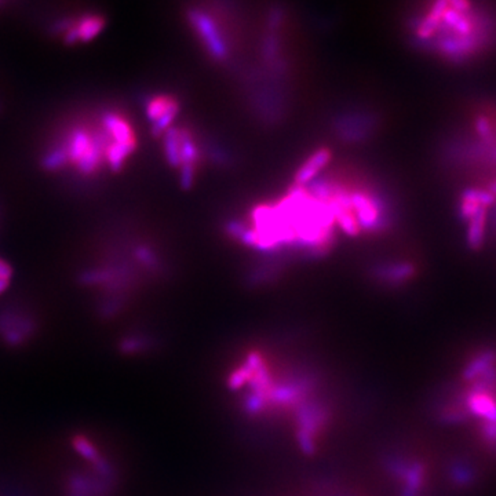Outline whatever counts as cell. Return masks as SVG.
<instances>
[{"label":"cell","mask_w":496,"mask_h":496,"mask_svg":"<svg viewBox=\"0 0 496 496\" xmlns=\"http://www.w3.org/2000/svg\"><path fill=\"white\" fill-rule=\"evenodd\" d=\"M188 17L211 57L223 61L229 54V49L214 20L201 10H189Z\"/></svg>","instance_id":"1"},{"label":"cell","mask_w":496,"mask_h":496,"mask_svg":"<svg viewBox=\"0 0 496 496\" xmlns=\"http://www.w3.org/2000/svg\"><path fill=\"white\" fill-rule=\"evenodd\" d=\"M105 134L113 138L117 144H136L134 133L130 124L116 113H105L102 117Z\"/></svg>","instance_id":"4"},{"label":"cell","mask_w":496,"mask_h":496,"mask_svg":"<svg viewBox=\"0 0 496 496\" xmlns=\"http://www.w3.org/2000/svg\"><path fill=\"white\" fill-rule=\"evenodd\" d=\"M350 201H351V210L357 219V223L360 229L374 232L377 230L384 219L381 218L382 207L380 201L365 192H350Z\"/></svg>","instance_id":"2"},{"label":"cell","mask_w":496,"mask_h":496,"mask_svg":"<svg viewBox=\"0 0 496 496\" xmlns=\"http://www.w3.org/2000/svg\"><path fill=\"white\" fill-rule=\"evenodd\" d=\"M495 388L471 385L466 393L464 406L466 408L478 419H482L484 423L496 422V396L493 393Z\"/></svg>","instance_id":"3"},{"label":"cell","mask_w":496,"mask_h":496,"mask_svg":"<svg viewBox=\"0 0 496 496\" xmlns=\"http://www.w3.org/2000/svg\"><path fill=\"white\" fill-rule=\"evenodd\" d=\"M68 162V153L65 148H54L53 151H50L45 159H43V166L47 170H57L60 167H62L65 163Z\"/></svg>","instance_id":"13"},{"label":"cell","mask_w":496,"mask_h":496,"mask_svg":"<svg viewBox=\"0 0 496 496\" xmlns=\"http://www.w3.org/2000/svg\"><path fill=\"white\" fill-rule=\"evenodd\" d=\"M179 149H181L179 130L169 129L164 137V152L169 164L173 167H179Z\"/></svg>","instance_id":"11"},{"label":"cell","mask_w":496,"mask_h":496,"mask_svg":"<svg viewBox=\"0 0 496 496\" xmlns=\"http://www.w3.org/2000/svg\"><path fill=\"white\" fill-rule=\"evenodd\" d=\"M178 102L170 97H155L147 103V117L153 124L162 119L173 108H177Z\"/></svg>","instance_id":"9"},{"label":"cell","mask_w":496,"mask_h":496,"mask_svg":"<svg viewBox=\"0 0 496 496\" xmlns=\"http://www.w3.org/2000/svg\"><path fill=\"white\" fill-rule=\"evenodd\" d=\"M105 23L98 16H87L80 20V23L76 25V31L79 35V39L83 42H88L94 39L103 28Z\"/></svg>","instance_id":"10"},{"label":"cell","mask_w":496,"mask_h":496,"mask_svg":"<svg viewBox=\"0 0 496 496\" xmlns=\"http://www.w3.org/2000/svg\"><path fill=\"white\" fill-rule=\"evenodd\" d=\"M92 141H94V138H91L87 132L76 130L69 138V144L66 148L68 159L77 163L87 153Z\"/></svg>","instance_id":"6"},{"label":"cell","mask_w":496,"mask_h":496,"mask_svg":"<svg viewBox=\"0 0 496 496\" xmlns=\"http://www.w3.org/2000/svg\"><path fill=\"white\" fill-rule=\"evenodd\" d=\"M8 286H9V280H3V279H0V294H2L6 288H8Z\"/></svg>","instance_id":"17"},{"label":"cell","mask_w":496,"mask_h":496,"mask_svg":"<svg viewBox=\"0 0 496 496\" xmlns=\"http://www.w3.org/2000/svg\"><path fill=\"white\" fill-rule=\"evenodd\" d=\"M136 256H137V258H138V260H141V261H142L144 264H147V265H151V264L156 262V261H155L153 254L148 250V248H145V247H140V248H137Z\"/></svg>","instance_id":"15"},{"label":"cell","mask_w":496,"mask_h":496,"mask_svg":"<svg viewBox=\"0 0 496 496\" xmlns=\"http://www.w3.org/2000/svg\"><path fill=\"white\" fill-rule=\"evenodd\" d=\"M467 232V241L473 248L481 245L485 237V210L478 212L474 218H471Z\"/></svg>","instance_id":"12"},{"label":"cell","mask_w":496,"mask_h":496,"mask_svg":"<svg viewBox=\"0 0 496 496\" xmlns=\"http://www.w3.org/2000/svg\"><path fill=\"white\" fill-rule=\"evenodd\" d=\"M331 160V152L325 148L316 151L297 171L295 182L298 186H305L314 179L320 170Z\"/></svg>","instance_id":"5"},{"label":"cell","mask_w":496,"mask_h":496,"mask_svg":"<svg viewBox=\"0 0 496 496\" xmlns=\"http://www.w3.org/2000/svg\"><path fill=\"white\" fill-rule=\"evenodd\" d=\"M412 268L410 266V264H403V265H393L390 268H388V271H384V277L388 279L389 282H403L406 279H408V276L412 275Z\"/></svg>","instance_id":"14"},{"label":"cell","mask_w":496,"mask_h":496,"mask_svg":"<svg viewBox=\"0 0 496 496\" xmlns=\"http://www.w3.org/2000/svg\"><path fill=\"white\" fill-rule=\"evenodd\" d=\"M12 268L8 262H5L3 260H0V279L3 280H9L12 276Z\"/></svg>","instance_id":"16"},{"label":"cell","mask_w":496,"mask_h":496,"mask_svg":"<svg viewBox=\"0 0 496 496\" xmlns=\"http://www.w3.org/2000/svg\"><path fill=\"white\" fill-rule=\"evenodd\" d=\"M108 142L106 137H97L94 138L90 149L87 151V153L77 162V167L82 173L84 174H90L92 173L101 160V153H102V147L103 144Z\"/></svg>","instance_id":"7"},{"label":"cell","mask_w":496,"mask_h":496,"mask_svg":"<svg viewBox=\"0 0 496 496\" xmlns=\"http://www.w3.org/2000/svg\"><path fill=\"white\" fill-rule=\"evenodd\" d=\"M83 451H87V444H83ZM88 452H92L90 447H88ZM88 452H86V455L90 458V454H88Z\"/></svg>","instance_id":"18"},{"label":"cell","mask_w":496,"mask_h":496,"mask_svg":"<svg viewBox=\"0 0 496 496\" xmlns=\"http://www.w3.org/2000/svg\"><path fill=\"white\" fill-rule=\"evenodd\" d=\"M136 144H117L112 142L106 147V160L109 167L114 171L120 170L126 159L133 153Z\"/></svg>","instance_id":"8"}]
</instances>
